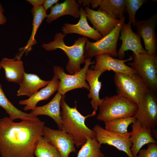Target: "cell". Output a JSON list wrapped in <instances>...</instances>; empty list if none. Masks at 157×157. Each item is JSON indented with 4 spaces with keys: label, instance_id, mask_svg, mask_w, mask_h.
<instances>
[{
    "label": "cell",
    "instance_id": "obj_11",
    "mask_svg": "<svg viewBox=\"0 0 157 157\" xmlns=\"http://www.w3.org/2000/svg\"><path fill=\"white\" fill-rule=\"evenodd\" d=\"M42 136L57 149L61 157H68L71 153L76 152L73 136L63 130L52 129L44 126Z\"/></svg>",
    "mask_w": 157,
    "mask_h": 157
},
{
    "label": "cell",
    "instance_id": "obj_1",
    "mask_svg": "<svg viewBox=\"0 0 157 157\" xmlns=\"http://www.w3.org/2000/svg\"><path fill=\"white\" fill-rule=\"evenodd\" d=\"M44 124L38 117L17 122L8 117L0 119L1 157H35L34 152Z\"/></svg>",
    "mask_w": 157,
    "mask_h": 157
},
{
    "label": "cell",
    "instance_id": "obj_26",
    "mask_svg": "<svg viewBox=\"0 0 157 157\" xmlns=\"http://www.w3.org/2000/svg\"><path fill=\"white\" fill-rule=\"evenodd\" d=\"M98 10L106 13L113 18L120 19L124 16L125 0H102Z\"/></svg>",
    "mask_w": 157,
    "mask_h": 157
},
{
    "label": "cell",
    "instance_id": "obj_35",
    "mask_svg": "<svg viewBox=\"0 0 157 157\" xmlns=\"http://www.w3.org/2000/svg\"><path fill=\"white\" fill-rule=\"evenodd\" d=\"M102 0H90V4L92 8H94L99 6Z\"/></svg>",
    "mask_w": 157,
    "mask_h": 157
},
{
    "label": "cell",
    "instance_id": "obj_20",
    "mask_svg": "<svg viewBox=\"0 0 157 157\" xmlns=\"http://www.w3.org/2000/svg\"><path fill=\"white\" fill-rule=\"evenodd\" d=\"M79 6L75 0H66L63 3H57L51 8L50 13L47 15L46 21L50 24L59 17L67 15L78 18L80 16Z\"/></svg>",
    "mask_w": 157,
    "mask_h": 157
},
{
    "label": "cell",
    "instance_id": "obj_7",
    "mask_svg": "<svg viewBox=\"0 0 157 157\" xmlns=\"http://www.w3.org/2000/svg\"><path fill=\"white\" fill-rule=\"evenodd\" d=\"M133 62L127 65L143 80L147 88L157 92V57L156 54L133 53Z\"/></svg>",
    "mask_w": 157,
    "mask_h": 157
},
{
    "label": "cell",
    "instance_id": "obj_34",
    "mask_svg": "<svg viewBox=\"0 0 157 157\" xmlns=\"http://www.w3.org/2000/svg\"><path fill=\"white\" fill-rule=\"evenodd\" d=\"M27 1L32 5L33 7L42 6L44 0H27Z\"/></svg>",
    "mask_w": 157,
    "mask_h": 157
},
{
    "label": "cell",
    "instance_id": "obj_5",
    "mask_svg": "<svg viewBox=\"0 0 157 157\" xmlns=\"http://www.w3.org/2000/svg\"><path fill=\"white\" fill-rule=\"evenodd\" d=\"M115 73L114 82L117 94L138 105L148 89L143 80L137 73Z\"/></svg>",
    "mask_w": 157,
    "mask_h": 157
},
{
    "label": "cell",
    "instance_id": "obj_10",
    "mask_svg": "<svg viewBox=\"0 0 157 157\" xmlns=\"http://www.w3.org/2000/svg\"><path fill=\"white\" fill-rule=\"evenodd\" d=\"M92 130L96 139L100 144L113 146L125 153L129 157H133L130 150L132 143L129 140L130 132L123 134L114 133L106 130L98 124L94 126Z\"/></svg>",
    "mask_w": 157,
    "mask_h": 157
},
{
    "label": "cell",
    "instance_id": "obj_14",
    "mask_svg": "<svg viewBox=\"0 0 157 157\" xmlns=\"http://www.w3.org/2000/svg\"><path fill=\"white\" fill-rule=\"evenodd\" d=\"M84 10L93 28L103 37L112 31L119 21V19L113 18L103 11L94 10L87 7Z\"/></svg>",
    "mask_w": 157,
    "mask_h": 157
},
{
    "label": "cell",
    "instance_id": "obj_9",
    "mask_svg": "<svg viewBox=\"0 0 157 157\" xmlns=\"http://www.w3.org/2000/svg\"><path fill=\"white\" fill-rule=\"evenodd\" d=\"M143 125L151 129L157 125V93L148 89L138 104L133 116Z\"/></svg>",
    "mask_w": 157,
    "mask_h": 157
},
{
    "label": "cell",
    "instance_id": "obj_12",
    "mask_svg": "<svg viewBox=\"0 0 157 157\" xmlns=\"http://www.w3.org/2000/svg\"><path fill=\"white\" fill-rule=\"evenodd\" d=\"M157 23V13L146 20L136 19L135 23L137 33L143 38L145 50L149 54H156L157 39L156 27Z\"/></svg>",
    "mask_w": 157,
    "mask_h": 157
},
{
    "label": "cell",
    "instance_id": "obj_22",
    "mask_svg": "<svg viewBox=\"0 0 157 157\" xmlns=\"http://www.w3.org/2000/svg\"><path fill=\"white\" fill-rule=\"evenodd\" d=\"M50 81L43 80L37 75L25 73L18 83L19 88L17 91V96L26 95L29 97L40 88L47 85Z\"/></svg>",
    "mask_w": 157,
    "mask_h": 157
},
{
    "label": "cell",
    "instance_id": "obj_15",
    "mask_svg": "<svg viewBox=\"0 0 157 157\" xmlns=\"http://www.w3.org/2000/svg\"><path fill=\"white\" fill-rule=\"evenodd\" d=\"M95 57V65L92 68L94 70L102 69L106 71L112 70L115 72L129 74L136 73L133 69L125 64L126 62L133 60L131 56L125 60L116 59L107 54H99Z\"/></svg>",
    "mask_w": 157,
    "mask_h": 157
},
{
    "label": "cell",
    "instance_id": "obj_6",
    "mask_svg": "<svg viewBox=\"0 0 157 157\" xmlns=\"http://www.w3.org/2000/svg\"><path fill=\"white\" fill-rule=\"evenodd\" d=\"M125 21L124 16L119 19L117 25L112 31L95 42H90L88 39L84 49L85 59H91L96 55L101 54H108L114 58L117 57V44L121 28Z\"/></svg>",
    "mask_w": 157,
    "mask_h": 157
},
{
    "label": "cell",
    "instance_id": "obj_30",
    "mask_svg": "<svg viewBox=\"0 0 157 157\" xmlns=\"http://www.w3.org/2000/svg\"><path fill=\"white\" fill-rule=\"evenodd\" d=\"M147 1L145 0H125V9L128 14L129 22L133 27L136 20L135 16L137 12Z\"/></svg>",
    "mask_w": 157,
    "mask_h": 157
},
{
    "label": "cell",
    "instance_id": "obj_24",
    "mask_svg": "<svg viewBox=\"0 0 157 157\" xmlns=\"http://www.w3.org/2000/svg\"><path fill=\"white\" fill-rule=\"evenodd\" d=\"M0 106L5 109L8 114L9 118L13 121L16 119L24 120L34 119L38 117L33 116L30 113L23 112L16 107L6 96L0 84Z\"/></svg>",
    "mask_w": 157,
    "mask_h": 157
},
{
    "label": "cell",
    "instance_id": "obj_33",
    "mask_svg": "<svg viewBox=\"0 0 157 157\" xmlns=\"http://www.w3.org/2000/svg\"><path fill=\"white\" fill-rule=\"evenodd\" d=\"M4 11L3 8L0 3V25H4L7 21V19L3 14Z\"/></svg>",
    "mask_w": 157,
    "mask_h": 157
},
{
    "label": "cell",
    "instance_id": "obj_21",
    "mask_svg": "<svg viewBox=\"0 0 157 157\" xmlns=\"http://www.w3.org/2000/svg\"><path fill=\"white\" fill-rule=\"evenodd\" d=\"M62 95L57 92L53 99L48 104L37 106L30 113L34 117L45 115L52 118L57 124L59 129L61 130L62 122L60 110V101Z\"/></svg>",
    "mask_w": 157,
    "mask_h": 157
},
{
    "label": "cell",
    "instance_id": "obj_28",
    "mask_svg": "<svg viewBox=\"0 0 157 157\" xmlns=\"http://www.w3.org/2000/svg\"><path fill=\"white\" fill-rule=\"evenodd\" d=\"M101 144L96 138H87L86 142L79 151L77 157H105L101 150Z\"/></svg>",
    "mask_w": 157,
    "mask_h": 157
},
{
    "label": "cell",
    "instance_id": "obj_13",
    "mask_svg": "<svg viewBox=\"0 0 157 157\" xmlns=\"http://www.w3.org/2000/svg\"><path fill=\"white\" fill-rule=\"evenodd\" d=\"M131 24L129 22L124 23L120 31L119 39L122 41V44L117 52V56L120 60L123 59L125 52L128 50L132 51L135 55L141 53H148L142 45L141 37L133 31Z\"/></svg>",
    "mask_w": 157,
    "mask_h": 157
},
{
    "label": "cell",
    "instance_id": "obj_3",
    "mask_svg": "<svg viewBox=\"0 0 157 157\" xmlns=\"http://www.w3.org/2000/svg\"><path fill=\"white\" fill-rule=\"evenodd\" d=\"M66 35L61 32L57 33L53 41L43 43L42 47L47 51H53L57 49L63 50L68 58L66 70L69 74H74L81 70V65L85 63V59L84 49L88 38L85 37L79 38L75 40L72 45L68 46L64 42Z\"/></svg>",
    "mask_w": 157,
    "mask_h": 157
},
{
    "label": "cell",
    "instance_id": "obj_8",
    "mask_svg": "<svg viewBox=\"0 0 157 157\" xmlns=\"http://www.w3.org/2000/svg\"><path fill=\"white\" fill-rule=\"evenodd\" d=\"M95 63L94 60L92 61L91 59H85L84 67L78 72L72 74L66 73L64 69L60 67L54 66L53 68L54 75L59 80L58 92L64 95L69 91L77 88H85L89 90L90 86L85 80L86 74L89 66Z\"/></svg>",
    "mask_w": 157,
    "mask_h": 157
},
{
    "label": "cell",
    "instance_id": "obj_25",
    "mask_svg": "<svg viewBox=\"0 0 157 157\" xmlns=\"http://www.w3.org/2000/svg\"><path fill=\"white\" fill-rule=\"evenodd\" d=\"M31 12L33 16L32 30L30 39L26 45L21 49L24 51H29L31 50L32 47L37 43V42L35 39V35L42 22L47 15L46 11L42 6L33 7Z\"/></svg>",
    "mask_w": 157,
    "mask_h": 157
},
{
    "label": "cell",
    "instance_id": "obj_31",
    "mask_svg": "<svg viewBox=\"0 0 157 157\" xmlns=\"http://www.w3.org/2000/svg\"><path fill=\"white\" fill-rule=\"evenodd\" d=\"M136 157H157V143L148 144L147 148L140 149Z\"/></svg>",
    "mask_w": 157,
    "mask_h": 157
},
{
    "label": "cell",
    "instance_id": "obj_23",
    "mask_svg": "<svg viewBox=\"0 0 157 157\" xmlns=\"http://www.w3.org/2000/svg\"><path fill=\"white\" fill-rule=\"evenodd\" d=\"M0 66L4 69L6 78L9 82L18 83L25 73L23 62L20 58H4L0 62Z\"/></svg>",
    "mask_w": 157,
    "mask_h": 157
},
{
    "label": "cell",
    "instance_id": "obj_27",
    "mask_svg": "<svg viewBox=\"0 0 157 157\" xmlns=\"http://www.w3.org/2000/svg\"><path fill=\"white\" fill-rule=\"evenodd\" d=\"M136 119L133 116L115 119L105 123V129L109 131L119 134L128 133L129 126Z\"/></svg>",
    "mask_w": 157,
    "mask_h": 157
},
{
    "label": "cell",
    "instance_id": "obj_2",
    "mask_svg": "<svg viewBox=\"0 0 157 157\" xmlns=\"http://www.w3.org/2000/svg\"><path fill=\"white\" fill-rule=\"evenodd\" d=\"M65 98V95H62L60 101L62 110L61 130L72 135L75 145L78 147L86 142L87 137L95 138L94 132L86 126L85 122L86 118L95 116L96 113L93 112L91 114L84 116L78 110L76 104L74 108L70 107L66 103Z\"/></svg>",
    "mask_w": 157,
    "mask_h": 157
},
{
    "label": "cell",
    "instance_id": "obj_19",
    "mask_svg": "<svg viewBox=\"0 0 157 157\" xmlns=\"http://www.w3.org/2000/svg\"><path fill=\"white\" fill-rule=\"evenodd\" d=\"M106 71V70L102 69L95 70L92 68L88 69L86 74L85 80L88 82L90 86V92L88 95V97L92 99L90 103L93 109V112L96 113L104 100V98L101 99L99 97L101 82L99 81V78Z\"/></svg>",
    "mask_w": 157,
    "mask_h": 157
},
{
    "label": "cell",
    "instance_id": "obj_32",
    "mask_svg": "<svg viewBox=\"0 0 157 157\" xmlns=\"http://www.w3.org/2000/svg\"><path fill=\"white\" fill-rule=\"evenodd\" d=\"M59 1L58 0H44L42 6L47 11L49 8H51L54 4H56Z\"/></svg>",
    "mask_w": 157,
    "mask_h": 157
},
{
    "label": "cell",
    "instance_id": "obj_29",
    "mask_svg": "<svg viewBox=\"0 0 157 157\" xmlns=\"http://www.w3.org/2000/svg\"><path fill=\"white\" fill-rule=\"evenodd\" d=\"M34 154L36 157H61L57 149L42 136L38 139Z\"/></svg>",
    "mask_w": 157,
    "mask_h": 157
},
{
    "label": "cell",
    "instance_id": "obj_18",
    "mask_svg": "<svg viewBox=\"0 0 157 157\" xmlns=\"http://www.w3.org/2000/svg\"><path fill=\"white\" fill-rule=\"evenodd\" d=\"M59 81L54 75L49 83L44 88L38 91L28 99L19 101L20 105H25L23 109L25 111L32 110L37 103L42 100H47L56 91H58Z\"/></svg>",
    "mask_w": 157,
    "mask_h": 157
},
{
    "label": "cell",
    "instance_id": "obj_16",
    "mask_svg": "<svg viewBox=\"0 0 157 157\" xmlns=\"http://www.w3.org/2000/svg\"><path fill=\"white\" fill-rule=\"evenodd\" d=\"M129 140L132 146L131 151L133 157H136L139 151L144 145L150 143L157 144L154 138L151 129L142 124L136 120L132 125Z\"/></svg>",
    "mask_w": 157,
    "mask_h": 157
},
{
    "label": "cell",
    "instance_id": "obj_4",
    "mask_svg": "<svg viewBox=\"0 0 157 157\" xmlns=\"http://www.w3.org/2000/svg\"><path fill=\"white\" fill-rule=\"evenodd\" d=\"M97 119L104 122L121 118L133 117L138 105L121 95L106 97L99 107Z\"/></svg>",
    "mask_w": 157,
    "mask_h": 157
},
{
    "label": "cell",
    "instance_id": "obj_17",
    "mask_svg": "<svg viewBox=\"0 0 157 157\" xmlns=\"http://www.w3.org/2000/svg\"><path fill=\"white\" fill-rule=\"evenodd\" d=\"M79 9L80 16L78 22L76 24H64L62 27L63 33L66 35L68 34H77L96 41L101 39L103 37L100 33L89 24L87 14L84 9L82 7Z\"/></svg>",
    "mask_w": 157,
    "mask_h": 157
}]
</instances>
